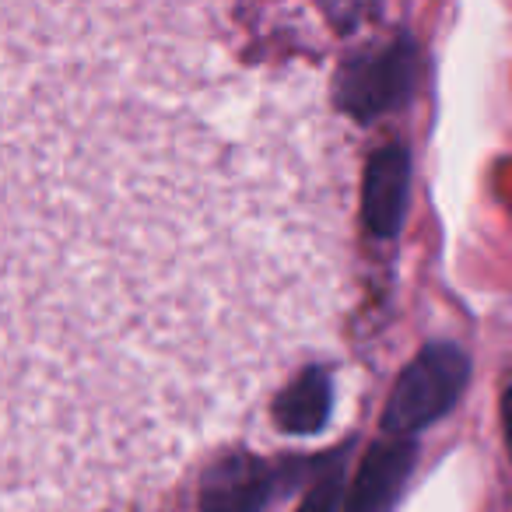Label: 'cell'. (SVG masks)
<instances>
[{
	"mask_svg": "<svg viewBox=\"0 0 512 512\" xmlns=\"http://www.w3.org/2000/svg\"><path fill=\"white\" fill-rule=\"evenodd\" d=\"M470 379V358L456 344H428L400 372L390 400L383 407V432L411 439L439 418H446L463 397Z\"/></svg>",
	"mask_w": 512,
	"mask_h": 512,
	"instance_id": "obj_1",
	"label": "cell"
},
{
	"mask_svg": "<svg viewBox=\"0 0 512 512\" xmlns=\"http://www.w3.org/2000/svg\"><path fill=\"white\" fill-rule=\"evenodd\" d=\"M414 88V57L411 50H390L383 57H372L355 64L341 81V102L348 113L379 116L386 109L400 106Z\"/></svg>",
	"mask_w": 512,
	"mask_h": 512,
	"instance_id": "obj_5",
	"label": "cell"
},
{
	"mask_svg": "<svg viewBox=\"0 0 512 512\" xmlns=\"http://www.w3.org/2000/svg\"><path fill=\"white\" fill-rule=\"evenodd\" d=\"M502 421H505V435H509V446H512V390L505 393V400H502Z\"/></svg>",
	"mask_w": 512,
	"mask_h": 512,
	"instance_id": "obj_8",
	"label": "cell"
},
{
	"mask_svg": "<svg viewBox=\"0 0 512 512\" xmlns=\"http://www.w3.org/2000/svg\"><path fill=\"white\" fill-rule=\"evenodd\" d=\"M341 505V456H327L295 512H337Z\"/></svg>",
	"mask_w": 512,
	"mask_h": 512,
	"instance_id": "obj_7",
	"label": "cell"
},
{
	"mask_svg": "<svg viewBox=\"0 0 512 512\" xmlns=\"http://www.w3.org/2000/svg\"><path fill=\"white\" fill-rule=\"evenodd\" d=\"M414 456H418V449H414L411 439L386 435L383 442H376L365 453L341 512H393L414 470Z\"/></svg>",
	"mask_w": 512,
	"mask_h": 512,
	"instance_id": "obj_4",
	"label": "cell"
},
{
	"mask_svg": "<svg viewBox=\"0 0 512 512\" xmlns=\"http://www.w3.org/2000/svg\"><path fill=\"white\" fill-rule=\"evenodd\" d=\"M274 467L260 456L232 453L200 477V512H260L274 495Z\"/></svg>",
	"mask_w": 512,
	"mask_h": 512,
	"instance_id": "obj_3",
	"label": "cell"
},
{
	"mask_svg": "<svg viewBox=\"0 0 512 512\" xmlns=\"http://www.w3.org/2000/svg\"><path fill=\"white\" fill-rule=\"evenodd\" d=\"M411 197V155L404 144H386L365 165L362 214L376 239H397Z\"/></svg>",
	"mask_w": 512,
	"mask_h": 512,
	"instance_id": "obj_2",
	"label": "cell"
},
{
	"mask_svg": "<svg viewBox=\"0 0 512 512\" xmlns=\"http://www.w3.org/2000/svg\"><path fill=\"white\" fill-rule=\"evenodd\" d=\"M334 411V386L323 369H309L274 404V425L288 435H316Z\"/></svg>",
	"mask_w": 512,
	"mask_h": 512,
	"instance_id": "obj_6",
	"label": "cell"
}]
</instances>
